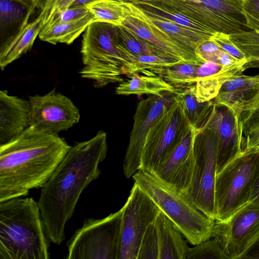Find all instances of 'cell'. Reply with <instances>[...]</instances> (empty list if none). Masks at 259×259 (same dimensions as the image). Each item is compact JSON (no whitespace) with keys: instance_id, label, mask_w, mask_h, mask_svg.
Segmentation results:
<instances>
[{"instance_id":"6da1fadb","label":"cell","mask_w":259,"mask_h":259,"mask_svg":"<svg viewBox=\"0 0 259 259\" xmlns=\"http://www.w3.org/2000/svg\"><path fill=\"white\" fill-rule=\"evenodd\" d=\"M107 133L71 146L52 176L41 188L37 201L49 240L60 245L65 226L82 192L101 174L99 165L106 158Z\"/></svg>"},{"instance_id":"7a4b0ae2","label":"cell","mask_w":259,"mask_h":259,"mask_svg":"<svg viewBox=\"0 0 259 259\" xmlns=\"http://www.w3.org/2000/svg\"><path fill=\"white\" fill-rule=\"evenodd\" d=\"M70 147L58 135L32 126L0 145V202L41 188Z\"/></svg>"},{"instance_id":"3957f363","label":"cell","mask_w":259,"mask_h":259,"mask_svg":"<svg viewBox=\"0 0 259 259\" xmlns=\"http://www.w3.org/2000/svg\"><path fill=\"white\" fill-rule=\"evenodd\" d=\"M48 239L33 198L0 202V259H49Z\"/></svg>"},{"instance_id":"277c9868","label":"cell","mask_w":259,"mask_h":259,"mask_svg":"<svg viewBox=\"0 0 259 259\" xmlns=\"http://www.w3.org/2000/svg\"><path fill=\"white\" fill-rule=\"evenodd\" d=\"M81 53V77L93 81L96 88L122 82L134 58L119 45L117 26L97 21L84 31Z\"/></svg>"},{"instance_id":"5b68a950","label":"cell","mask_w":259,"mask_h":259,"mask_svg":"<svg viewBox=\"0 0 259 259\" xmlns=\"http://www.w3.org/2000/svg\"><path fill=\"white\" fill-rule=\"evenodd\" d=\"M135 183L150 196L188 241L196 245L212 238L215 220L153 174L139 169Z\"/></svg>"},{"instance_id":"8992f818","label":"cell","mask_w":259,"mask_h":259,"mask_svg":"<svg viewBox=\"0 0 259 259\" xmlns=\"http://www.w3.org/2000/svg\"><path fill=\"white\" fill-rule=\"evenodd\" d=\"M152 6L179 13L214 32L228 35L250 31L243 0H149Z\"/></svg>"},{"instance_id":"52a82bcc","label":"cell","mask_w":259,"mask_h":259,"mask_svg":"<svg viewBox=\"0 0 259 259\" xmlns=\"http://www.w3.org/2000/svg\"><path fill=\"white\" fill-rule=\"evenodd\" d=\"M123 208L107 217L87 219L67 242V259H120Z\"/></svg>"},{"instance_id":"ba28073f","label":"cell","mask_w":259,"mask_h":259,"mask_svg":"<svg viewBox=\"0 0 259 259\" xmlns=\"http://www.w3.org/2000/svg\"><path fill=\"white\" fill-rule=\"evenodd\" d=\"M258 158V151L241 152L217 173L216 221L226 220L249 201Z\"/></svg>"},{"instance_id":"9c48e42d","label":"cell","mask_w":259,"mask_h":259,"mask_svg":"<svg viewBox=\"0 0 259 259\" xmlns=\"http://www.w3.org/2000/svg\"><path fill=\"white\" fill-rule=\"evenodd\" d=\"M218 144V136L212 130L203 128L197 132L193 143L194 166L191 184L186 193L182 194L214 220Z\"/></svg>"},{"instance_id":"30bf717a","label":"cell","mask_w":259,"mask_h":259,"mask_svg":"<svg viewBox=\"0 0 259 259\" xmlns=\"http://www.w3.org/2000/svg\"><path fill=\"white\" fill-rule=\"evenodd\" d=\"M192 126L182 107L175 98L148 133L142 151L140 169L153 174Z\"/></svg>"},{"instance_id":"8fae6325","label":"cell","mask_w":259,"mask_h":259,"mask_svg":"<svg viewBox=\"0 0 259 259\" xmlns=\"http://www.w3.org/2000/svg\"><path fill=\"white\" fill-rule=\"evenodd\" d=\"M122 208L120 259H137L144 233L160 209L135 182Z\"/></svg>"},{"instance_id":"7c38bea8","label":"cell","mask_w":259,"mask_h":259,"mask_svg":"<svg viewBox=\"0 0 259 259\" xmlns=\"http://www.w3.org/2000/svg\"><path fill=\"white\" fill-rule=\"evenodd\" d=\"M212 238L221 243L229 259H241L259 238V203L249 201L226 220H215Z\"/></svg>"},{"instance_id":"4fadbf2b","label":"cell","mask_w":259,"mask_h":259,"mask_svg":"<svg viewBox=\"0 0 259 259\" xmlns=\"http://www.w3.org/2000/svg\"><path fill=\"white\" fill-rule=\"evenodd\" d=\"M176 92L153 95L138 103L123 163V173L127 178L140 169L142 151L148 133L174 102Z\"/></svg>"},{"instance_id":"5bb4252c","label":"cell","mask_w":259,"mask_h":259,"mask_svg":"<svg viewBox=\"0 0 259 259\" xmlns=\"http://www.w3.org/2000/svg\"><path fill=\"white\" fill-rule=\"evenodd\" d=\"M29 126L48 133L58 135L78 123L80 113L67 96L55 90L43 95L29 96Z\"/></svg>"},{"instance_id":"9a60e30c","label":"cell","mask_w":259,"mask_h":259,"mask_svg":"<svg viewBox=\"0 0 259 259\" xmlns=\"http://www.w3.org/2000/svg\"><path fill=\"white\" fill-rule=\"evenodd\" d=\"M121 25L147 42L157 56L186 63H200L203 61L195 52L179 43L134 9L126 13Z\"/></svg>"},{"instance_id":"2e32d148","label":"cell","mask_w":259,"mask_h":259,"mask_svg":"<svg viewBox=\"0 0 259 259\" xmlns=\"http://www.w3.org/2000/svg\"><path fill=\"white\" fill-rule=\"evenodd\" d=\"M204 128L212 130L218 137L217 173L241 152L243 131L241 118L227 107L214 104Z\"/></svg>"},{"instance_id":"e0dca14e","label":"cell","mask_w":259,"mask_h":259,"mask_svg":"<svg viewBox=\"0 0 259 259\" xmlns=\"http://www.w3.org/2000/svg\"><path fill=\"white\" fill-rule=\"evenodd\" d=\"M198 131L192 126L170 156L152 174L182 194L186 193L191 184L194 166L193 143Z\"/></svg>"},{"instance_id":"ac0fdd59","label":"cell","mask_w":259,"mask_h":259,"mask_svg":"<svg viewBox=\"0 0 259 259\" xmlns=\"http://www.w3.org/2000/svg\"><path fill=\"white\" fill-rule=\"evenodd\" d=\"M213 101L216 105L227 107L241 118L259 102V73L232 76L223 83Z\"/></svg>"},{"instance_id":"d6986e66","label":"cell","mask_w":259,"mask_h":259,"mask_svg":"<svg viewBox=\"0 0 259 259\" xmlns=\"http://www.w3.org/2000/svg\"><path fill=\"white\" fill-rule=\"evenodd\" d=\"M30 105L29 100L0 91V145L22 133L29 126Z\"/></svg>"},{"instance_id":"ffe728a7","label":"cell","mask_w":259,"mask_h":259,"mask_svg":"<svg viewBox=\"0 0 259 259\" xmlns=\"http://www.w3.org/2000/svg\"><path fill=\"white\" fill-rule=\"evenodd\" d=\"M243 66H225L211 61L201 62L196 68L194 79L198 101L204 102L213 100L226 81L243 73Z\"/></svg>"},{"instance_id":"44dd1931","label":"cell","mask_w":259,"mask_h":259,"mask_svg":"<svg viewBox=\"0 0 259 259\" xmlns=\"http://www.w3.org/2000/svg\"><path fill=\"white\" fill-rule=\"evenodd\" d=\"M38 2L0 0V47L10 41L29 22Z\"/></svg>"},{"instance_id":"7402d4cb","label":"cell","mask_w":259,"mask_h":259,"mask_svg":"<svg viewBox=\"0 0 259 259\" xmlns=\"http://www.w3.org/2000/svg\"><path fill=\"white\" fill-rule=\"evenodd\" d=\"M158 248V259H186L189 246L181 233L160 210L155 221Z\"/></svg>"},{"instance_id":"603a6c76","label":"cell","mask_w":259,"mask_h":259,"mask_svg":"<svg viewBox=\"0 0 259 259\" xmlns=\"http://www.w3.org/2000/svg\"><path fill=\"white\" fill-rule=\"evenodd\" d=\"M42 27V18L38 15L10 41L0 47V67L2 70L31 49Z\"/></svg>"},{"instance_id":"cb8c5ba5","label":"cell","mask_w":259,"mask_h":259,"mask_svg":"<svg viewBox=\"0 0 259 259\" xmlns=\"http://www.w3.org/2000/svg\"><path fill=\"white\" fill-rule=\"evenodd\" d=\"M175 100L182 107L192 125L197 130L203 129L207 124L214 107L213 100L204 102L198 101L195 84L176 92Z\"/></svg>"},{"instance_id":"d4e9b609","label":"cell","mask_w":259,"mask_h":259,"mask_svg":"<svg viewBox=\"0 0 259 259\" xmlns=\"http://www.w3.org/2000/svg\"><path fill=\"white\" fill-rule=\"evenodd\" d=\"M95 18L91 12L85 17L73 21L48 24L44 25L38 35L42 41L52 44H72Z\"/></svg>"},{"instance_id":"484cf974","label":"cell","mask_w":259,"mask_h":259,"mask_svg":"<svg viewBox=\"0 0 259 259\" xmlns=\"http://www.w3.org/2000/svg\"><path fill=\"white\" fill-rule=\"evenodd\" d=\"M123 80L115 89L119 95H142L149 94L159 96L165 92H176L175 87L159 75L134 74Z\"/></svg>"},{"instance_id":"4316f807","label":"cell","mask_w":259,"mask_h":259,"mask_svg":"<svg viewBox=\"0 0 259 259\" xmlns=\"http://www.w3.org/2000/svg\"><path fill=\"white\" fill-rule=\"evenodd\" d=\"M87 6L97 21L119 26L125 18L124 2L120 0H96Z\"/></svg>"},{"instance_id":"83f0119b","label":"cell","mask_w":259,"mask_h":259,"mask_svg":"<svg viewBox=\"0 0 259 259\" xmlns=\"http://www.w3.org/2000/svg\"><path fill=\"white\" fill-rule=\"evenodd\" d=\"M180 62H183L154 55L134 57L124 74L132 75L143 74L146 75L160 76L165 68Z\"/></svg>"},{"instance_id":"f1b7e54d","label":"cell","mask_w":259,"mask_h":259,"mask_svg":"<svg viewBox=\"0 0 259 259\" xmlns=\"http://www.w3.org/2000/svg\"><path fill=\"white\" fill-rule=\"evenodd\" d=\"M242 125L243 152L255 151L259 149V104L243 113L241 116Z\"/></svg>"},{"instance_id":"f546056e","label":"cell","mask_w":259,"mask_h":259,"mask_svg":"<svg viewBox=\"0 0 259 259\" xmlns=\"http://www.w3.org/2000/svg\"><path fill=\"white\" fill-rule=\"evenodd\" d=\"M200 63L180 62L165 68L160 76L175 88H186L195 84V73Z\"/></svg>"},{"instance_id":"4dcf8cb0","label":"cell","mask_w":259,"mask_h":259,"mask_svg":"<svg viewBox=\"0 0 259 259\" xmlns=\"http://www.w3.org/2000/svg\"><path fill=\"white\" fill-rule=\"evenodd\" d=\"M117 36L119 45L133 56L156 55L147 42L122 25L117 26Z\"/></svg>"},{"instance_id":"1f68e13d","label":"cell","mask_w":259,"mask_h":259,"mask_svg":"<svg viewBox=\"0 0 259 259\" xmlns=\"http://www.w3.org/2000/svg\"><path fill=\"white\" fill-rule=\"evenodd\" d=\"M229 37L244 54L247 62L259 61V30L229 34Z\"/></svg>"},{"instance_id":"d6a6232c","label":"cell","mask_w":259,"mask_h":259,"mask_svg":"<svg viewBox=\"0 0 259 259\" xmlns=\"http://www.w3.org/2000/svg\"><path fill=\"white\" fill-rule=\"evenodd\" d=\"M229 259L221 243L211 238L189 248L186 259Z\"/></svg>"},{"instance_id":"836d02e7","label":"cell","mask_w":259,"mask_h":259,"mask_svg":"<svg viewBox=\"0 0 259 259\" xmlns=\"http://www.w3.org/2000/svg\"><path fill=\"white\" fill-rule=\"evenodd\" d=\"M155 221L148 225L144 233L137 259L159 258L158 242Z\"/></svg>"},{"instance_id":"e575fe53","label":"cell","mask_w":259,"mask_h":259,"mask_svg":"<svg viewBox=\"0 0 259 259\" xmlns=\"http://www.w3.org/2000/svg\"><path fill=\"white\" fill-rule=\"evenodd\" d=\"M90 13L87 6L70 7L55 15L46 24L77 20Z\"/></svg>"},{"instance_id":"d590c367","label":"cell","mask_w":259,"mask_h":259,"mask_svg":"<svg viewBox=\"0 0 259 259\" xmlns=\"http://www.w3.org/2000/svg\"><path fill=\"white\" fill-rule=\"evenodd\" d=\"M210 40L230 55L245 64L247 62L244 54L230 40L229 35L216 32Z\"/></svg>"},{"instance_id":"8d00e7d4","label":"cell","mask_w":259,"mask_h":259,"mask_svg":"<svg viewBox=\"0 0 259 259\" xmlns=\"http://www.w3.org/2000/svg\"><path fill=\"white\" fill-rule=\"evenodd\" d=\"M223 51L211 40L200 44L195 50L196 55L203 61H211L219 64V58Z\"/></svg>"},{"instance_id":"74e56055","label":"cell","mask_w":259,"mask_h":259,"mask_svg":"<svg viewBox=\"0 0 259 259\" xmlns=\"http://www.w3.org/2000/svg\"><path fill=\"white\" fill-rule=\"evenodd\" d=\"M242 8L247 27L259 30V0H243Z\"/></svg>"},{"instance_id":"f35d334b","label":"cell","mask_w":259,"mask_h":259,"mask_svg":"<svg viewBox=\"0 0 259 259\" xmlns=\"http://www.w3.org/2000/svg\"><path fill=\"white\" fill-rule=\"evenodd\" d=\"M256 151L259 152V149ZM249 201H253L259 203V158L251 188Z\"/></svg>"},{"instance_id":"ab89813d","label":"cell","mask_w":259,"mask_h":259,"mask_svg":"<svg viewBox=\"0 0 259 259\" xmlns=\"http://www.w3.org/2000/svg\"><path fill=\"white\" fill-rule=\"evenodd\" d=\"M241 258H259V238L246 250Z\"/></svg>"},{"instance_id":"60d3db41","label":"cell","mask_w":259,"mask_h":259,"mask_svg":"<svg viewBox=\"0 0 259 259\" xmlns=\"http://www.w3.org/2000/svg\"><path fill=\"white\" fill-rule=\"evenodd\" d=\"M96 0H76L70 7L87 6Z\"/></svg>"},{"instance_id":"b9f144b4","label":"cell","mask_w":259,"mask_h":259,"mask_svg":"<svg viewBox=\"0 0 259 259\" xmlns=\"http://www.w3.org/2000/svg\"><path fill=\"white\" fill-rule=\"evenodd\" d=\"M120 1H121L124 2H126V3H132V2H135V1H142V0H120Z\"/></svg>"},{"instance_id":"7bdbcfd3","label":"cell","mask_w":259,"mask_h":259,"mask_svg":"<svg viewBox=\"0 0 259 259\" xmlns=\"http://www.w3.org/2000/svg\"><path fill=\"white\" fill-rule=\"evenodd\" d=\"M258 104H259V102H258V103L257 104V105H256L255 106H257V105H258Z\"/></svg>"},{"instance_id":"ee69618b","label":"cell","mask_w":259,"mask_h":259,"mask_svg":"<svg viewBox=\"0 0 259 259\" xmlns=\"http://www.w3.org/2000/svg\"><path fill=\"white\" fill-rule=\"evenodd\" d=\"M34 1H38V2H39V0H34Z\"/></svg>"},{"instance_id":"f6af8a7d","label":"cell","mask_w":259,"mask_h":259,"mask_svg":"<svg viewBox=\"0 0 259 259\" xmlns=\"http://www.w3.org/2000/svg\"><path fill=\"white\" fill-rule=\"evenodd\" d=\"M258 68H259V64L258 65Z\"/></svg>"}]
</instances>
